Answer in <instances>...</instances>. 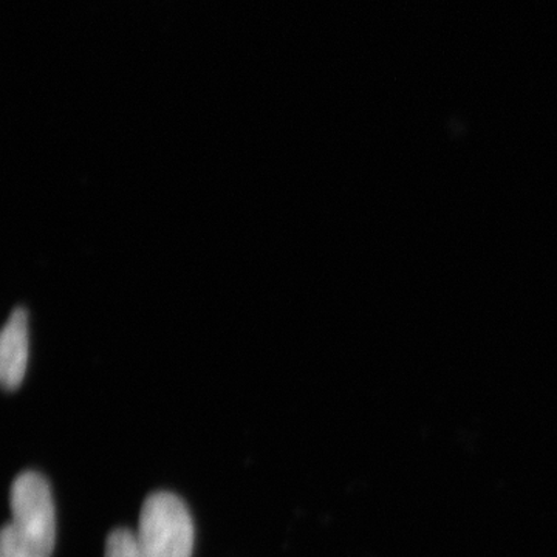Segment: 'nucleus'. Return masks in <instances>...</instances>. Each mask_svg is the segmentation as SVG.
<instances>
[{
	"label": "nucleus",
	"mask_w": 557,
	"mask_h": 557,
	"mask_svg": "<svg viewBox=\"0 0 557 557\" xmlns=\"http://www.w3.org/2000/svg\"><path fill=\"white\" fill-rule=\"evenodd\" d=\"M135 534L145 557H193V518L175 494H150L143 504Z\"/></svg>",
	"instance_id": "f03ea898"
},
{
	"label": "nucleus",
	"mask_w": 557,
	"mask_h": 557,
	"mask_svg": "<svg viewBox=\"0 0 557 557\" xmlns=\"http://www.w3.org/2000/svg\"><path fill=\"white\" fill-rule=\"evenodd\" d=\"M11 520L0 533V557H51L57 515L49 482L38 472L17 475L10 491Z\"/></svg>",
	"instance_id": "f257e3e1"
},
{
	"label": "nucleus",
	"mask_w": 557,
	"mask_h": 557,
	"mask_svg": "<svg viewBox=\"0 0 557 557\" xmlns=\"http://www.w3.org/2000/svg\"><path fill=\"white\" fill-rule=\"evenodd\" d=\"M28 311L16 309L10 314L0 344V379L13 392L21 386L28 366Z\"/></svg>",
	"instance_id": "7ed1b4c3"
},
{
	"label": "nucleus",
	"mask_w": 557,
	"mask_h": 557,
	"mask_svg": "<svg viewBox=\"0 0 557 557\" xmlns=\"http://www.w3.org/2000/svg\"><path fill=\"white\" fill-rule=\"evenodd\" d=\"M104 557H145L139 548L137 534L126 528H119L106 541Z\"/></svg>",
	"instance_id": "20e7f679"
}]
</instances>
